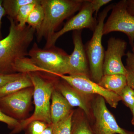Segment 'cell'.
Masks as SVG:
<instances>
[{"mask_svg":"<svg viewBox=\"0 0 134 134\" xmlns=\"http://www.w3.org/2000/svg\"><path fill=\"white\" fill-rule=\"evenodd\" d=\"M8 18L9 32L0 41V74H4L17 73L18 65L28 55V48L36 31L29 25L20 28L14 19Z\"/></svg>","mask_w":134,"mask_h":134,"instance_id":"1","label":"cell"},{"mask_svg":"<svg viewBox=\"0 0 134 134\" xmlns=\"http://www.w3.org/2000/svg\"><path fill=\"white\" fill-rule=\"evenodd\" d=\"M85 0H40L44 17L40 29L36 32L38 42L43 38L46 41L55 32L65 19L79 11Z\"/></svg>","mask_w":134,"mask_h":134,"instance_id":"2","label":"cell"},{"mask_svg":"<svg viewBox=\"0 0 134 134\" xmlns=\"http://www.w3.org/2000/svg\"><path fill=\"white\" fill-rule=\"evenodd\" d=\"M39 73L38 72L29 73L33 84L35 109L30 117L20 121L18 132L28 126L33 121H41L49 125L52 124L50 100L58 80L54 78L46 77Z\"/></svg>","mask_w":134,"mask_h":134,"instance_id":"3","label":"cell"},{"mask_svg":"<svg viewBox=\"0 0 134 134\" xmlns=\"http://www.w3.org/2000/svg\"><path fill=\"white\" fill-rule=\"evenodd\" d=\"M113 5H108L99 15L98 21L93 36L85 47L91 79L98 83L103 76V66L105 54L102 44L103 26L106 18Z\"/></svg>","mask_w":134,"mask_h":134,"instance_id":"4","label":"cell"},{"mask_svg":"<svg viewBox=\"0 0 134 134\" xmlns=\"http://www.w3.org/2000/svg\"><path fill=\"white\" fill-rule=\"evenodd\" d=\"M28 55L32 62L40 68L43 72L56 76L68 74V62L69 55L55 46L42 49L34 43Z\"/></svg>","mask_w":134,"mask_h":134,"instance_id":"5","label":"cell"},{"mask_svg":"<svg viewBox=\"0 0 134 134\" xmlns=\"http://www.w3.org/2000/svg\"><path fill=\"white\" fill-rule=\"evenodd\" d=\"M111 12L104 24L103 35L113 32L125 34L130 44L133 45L134 39V16L128 10L127 0H121L113 5Z\"/></svg>","mask_w":134,"mask_h":134,"instance_id":"6","label":"cell"},{"mask_svg":"<svg viewBox=\"0 0 134 134\" xmlns=\"http://www.w3.org/2000/svg\"><path fill=\"white\" fill-rule=\"evenodd\" d=\"M56 76L65 81L80 93L84 94H97L101 96L112 108H117L119 102L121 100L119 95L101 87L89 77L62 75H58Z\"/></svg>","mask_w":134,"mask_h":134,"instance_id":"7","label":"cell"},{"mask_svg":"<svg viewBox=\"0 0 134 134\" xmlns=\"http://www.w3.org/2000/svg\"><path fill=\"white\" fill-rule=\"evenodd\" d=\"M93 13L90 0H85L79 12L69 20L62 29L55 32L50 39L46 41L44 48L54 46L58 39L68 32L81 31L83 29H88L94 31L97 23L93 17Z\"/></svg>","mask_w":134,"mask_h":134,"instance_id":"8","label":"cell"},{"mask_svg":"<svg viewBox=\"0 0 134 134\" xmlns=\"http://www.w3.org/2000/svg\"><path fill=\"white\" fill-rule=\"evenodd\" d=\"M33 93V86L0 98V109L10 117L23 120L30 110Z\"/></svg>","mask_w":134,"mask_h":134,"instance_id":"9","label":"cell"},{"mask_svg":"<svg viewBox=\"0 0 134 134\" xmlns=\"http://www.w3.org/2000/svg\"><path fill=\"white\" fill-rule=\"evenodd\" d=\"M105 100L100 96L93 100L92 105L95 117L96 134H134L121 127L107 107Z\"/></svg>","mask_w":134,"mask_h":134,"instance_id":"10","label":"cell"},{"mask_svg":"<svg viewBox=\"0 0 134 134\" xmlns=\"http://www.w3.org/2000/svg\"><path fill=\"white\" fill-rule=\"evenodd\" d=\"M127 43L120 38L111 37L107 41V49L105 51L103 66V75L120 74L126 76L127 69L122 62L126 55Z\"/></svg>","mask_w":134,"mask_h":134,"instance_id":"11","label":"cell"},{"mask_svg":"<svg viewBox=\"0 0 134 134\" xmlns=\"http://www.w3.org/2000/svg\"><path fill=\"white\" fill-rule=\"evenodd\" d=\"M81 31L73 32L74 50L69 55L68 62V75L90 76L88 62L85 47L82 40Z\"/></svg>","mask_w":134,"mask_h":134,"instance_id":"12","label":"cell"},{"mask_svg":"<svg viewBox=\"0 0 134 134\" xmlns=\"http://www.w3.org/2000/svg\"><path fill=\"white\" fill-rule=\"evenodd\" d=\"M57 81L56 88L66 99L72 107H78L81 108L87 115L90 114L88 101L83 96L75 90L65 81Z\"/></svg>","mask_w":134,"mask_h":134,"instance_id":"13","label":"cell"},{"mask_svg":"<svg viewBox=\"0 0 134 134\" xmlns=\"http://www.w3.org/2000/svg\"><path fill=\"white\" fill-rule=\"evenodd\" d=\"M50 115L52 124L59 122L72 112V107L59 91L55 88L51 97Z\"/></svg>","mask_w":134,"mask_h":134,"instance_id":"14","label":"cell"},{"mask_svg":"<svg viewBox=\"0 0 134 134\" xmlns=\"http://www.w3.org/2000/svg\"><path fill=\"white\" fill-rule=\"evenodd\" d=\"M98 84L104 88L120 96L127 85L126 76L120 74L103 75Z\"/></svg>","mask_w":134,"mask_h":134,"instance_id":"15","label":"cell"},{"mask_svg":"<svg viewBox=\"0 0 134 134\" xmlns=\"http://www.w3.org/2000/svg\"><path fill=\"white\" fill-rule=\"evenodd\" d=\"M33 87L29 73H24L21 77L0 87V98L3 97L21 90Z\"/></svg>","mask_w":134,"mask_h":134,"instance_id":"16","label":"cell"},{"mask_svg":"<svg viewBox=\"0 0 134 134\" xmlns=\"http://www.w3.org/2000/svg\"><path fill=\"white\" fill-rule=\"evenodd\" d=\"M39 0H3L2 6L6 15L15 21L19 10L24 5L38 2Z\"/></svg>","mask_w":134,"mask_h":134,"instance_id":"17","label":"cell"},{"mask_svg":"<svg viewBox=\"0 0 134 134\" xmlns=\"http://www.w3.org/2000/svg\"><path fill=\"white\" fill-rule=\"evenodd\" d=\"M40 2L37 3L31 12L27 19L26 23L32 27L35 31H38L44 21V14L43 7Z\"/></svg>","mask_w":134,"mask_h":134,"instance_id":"18","label":"cell"},{"mask_svg":"<svg viewBox=\"0 0 134 134\" xmlns=\"http://www.w3.org/2000/svg\"><path fill=\"white\" fill-rule=\"evenodd\" d=\"M74 112L59 122L53 124V134H70Z\"/></svg>","mask_w":134,"mask_h":134,"instance_id":"19","label":"cell"},{"mask_svg":"<svg viewBox=\"0 0 134 134\" xmlns=\"http://www.w3.org/2000/svg\"><path fill=\"white\" fill-rule=\"evenodd\" d=\"M38 2L29 3L24 5L19 10L15 21L17 23L18 25L20 28H24L26 26V21L31 12L34 9L37 3Z\"/></svg>","mask_w":134,"mask_h":134,"instance_id":"20","label":"cell"},{"mask_svg":"<svg viewBox=\"0 0 134 134\" xmlns=\"http://www.w3.org/2000/svg\"><path fill=\"white\" fill-rule=\"evenodd\" d=\"M70 134H95L88 123L83 119L73 118Z\"/></svg>","mask_w":134,"mask_h":134,"instance_id":"21","label":"cell"},{"mask_svg":"<svg viewBox=\"0 0 134 134\" xmlns=\"http://www.w3.org/2000/svg\"><path fill=\"white\" fill-rule=\"evenodd\" d=\"M0 122H3L7 125L8 127L12 129L10 134L15 133L18 132L20 126L19 121L10 117L4 113L0 109Z\"/></svg>","mask_w":134,"mask_h":134,"instance_id":"22","label":"cell"},{"mask_svg":"<svg viewBox=\"0 0 134 134\" xmlns=\"http://www.w3.org/2000/svg\"><path fill=\"white\" fill-rule=\"evenodd\" d=\"M125 105L130 110L134 106V90L127 85L120 96Z\"/></svg>","mask_w":134,"mask_h":134,"instance_id":"23","label":"cell"},{"mask_svg":"<svg viewBox=\"0 0 134 134\" xmlns=\"http://www.w3.org/2000/svg\"><path fill=\"white\" fill-rule=\"evenodd\" d=\"M48 125L41 121L35 120L31 122L28 126L31 134H41Z\"/></svg>","mask_w":134,"mask_h":134,"instance_id":"24","label":"cell"},{"mask_svg":"<svg viewBox=\"0 0 134 134\" xmlns=\"http://www.w3.org/2000/svg\"><path fill=\"white\" fill-rule=\"evenodd\" d=\"M23 74L22 73H15L10 74H0V87L9 82L18 79Z\"/></svg>","mask_w":134,"mask_h":134,"instance_id":"25","label":"cell"},{"mask_svg":"<svg viewBox=\"0 0 134 134\" xmlns=\"http://www.w3.org/2000/svg\"><path fill=\"white\" fill-rule=\"evenodd\" d=\"M92 9L94 13H96V16L100 8L109 3L112 1L111 0H90Z\"/></svg>","mask_w":134,"mask_h":134,"instance_id":"26","label":"cell"},{"mask_svg":"<svg viewBox=\"0 0 134 134\" xmlns=\"http://www.w3.org/2000/svg\"><path fill=\"white\" fill-rule=\"evenodd\" d=\"M127 58L126 68L134 73V53L128 51L126 54Z\"/></svg>","mask_w":134,"mask_h":134,"instance_id":"27","label":"cell"},{"mask_svg":"<svg viewBox=\"0 0 134 134\" xmlns=\"http://www.w3.org/2000/svg\"><path fill=\"white\" fill-rule=\"evenodd\" d=\"M127 69L126 77L127 78V84L129 86L134 90V73Z\"/></svg>","mask_w":134,"mask_h":134,"instance_id":"28","label":"cell"},{"mask_svg":"<svg viewBox=\"0 0 134 134\" xmlns=\"http://www.w3.org/2000/svg\"><path fill=\"white\" fill-rule=\"evenodd\" d=\"M2 0H0V41L2 39V34L1 33L2 20L3 16L6 15L5 10L2 6Z\"/></svg>","mask_w":134,"mask_h":134,"instance_id":"29","label":"cell"},{"mask_svg":"<svg viewBox=\"0 0 134 134\" xmlns=\"http://www.w3.org/2000/svg\"><path fill=\"white\" fill-rule=\"evenodd\" d=\"M127 6L129 12L134 16V0H127Z\"/></svg>","mask_w":134,"mask_h":134,"instance_id":"30","label":"cell"},{"mask_svg":"<svg viewBox=\"0 0 134 134\" xmlns=\"http://www.w3.org/2000/svg\"><path fill=\"white\" fill-rule=\"evenodd\" d=\"M41 134H53V124L48 125Z\"/></svg>","mask_w":134,"mask_h":134,"instance_id":"31","label":"cell"},{"mask_svg":"<svg viewBox=\"0 0 134 134\" xmlns=\"http://www.w3.org/2000/svg\"><path fill=\"white\" fill-rule=\"evenodd\" d=\"M130 110L132 111V115H133L132 120H131V123L132 125L134 126V106Z\"/></svg>","mask_w":134,"mask_h":134,"instance_id":"32","label":"cell"},{"mask_svg":"<svg viewBox=\"0 0 134 134\" xmlns=\"http://www.w3.org/2000/svg\"><path fill=\"white\" fill-rule=\"evenodd\" d=\"M132 52L134 53V39L133 41V45L132 46Z\"/></svg>","mask_w":134,"mask_h":134,"instance_id":"33","label":"cell"}]
</instances>
